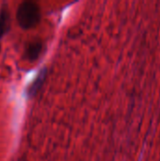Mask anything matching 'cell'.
<instances>
[{"instance_id": "cell-1", "label": "cell", "mask_w": 160, "mask_h": 161, "mask_svg": "<svg viewBox=\"0 0 160 161\" xmlns=\"http://www.w3.org/2000/svg\"><path fill=\"white\" fill-rule=\"evenodd\" d=\"M16 18L19 25L24 29L35 26L41 18L39 6L31 1H25L18 7Z\"/></svg>"}, {"instance_id": "cell-2", "label": "cell", "mask_w": 160, "mask_h": 161, "mask_svg": "<svg viewBox=\"0 0 160 161\" xmlns=\"http://www.w3.org/2000/svg\"><path fill=\"white\" fill-rule=\"evenodd\" d=\"M10 26L9 11L7 4H3L0 9V39L8 31Z\"/></svg>"}, {"instance_id": "cell-3", "label": "cell", "mask_w": 160, "mask_h": 161, "mask_svg": "<svg viewBox=\"0 0 160 161\" xmlns=\"http://www.w3.org/2000/svg\"><path fill=\"white\" fill-rule=\"evenodd\" d=\"M42 51V43L39 41H34L28 43L26 47V58L29 61H35L40 57Z\"/></svg>"}, {"instance_id": "cell-4", "label": "cell", "mask_w": 160, "mask_h": 161, "mask_svg": "<svg viewBox=\"0 0 160 161\" xmlns=\"http://www.w3.org/2000/svg\"><path fill=\"white\" fill-rule=\"evenodd\" d=\"M44 77H45V70H42L41 72V74L38 75V77L36 78V80L33 82V84L29 87V89H28V94H29V96H33V95L36 94V92L39 91V89L42 85V82H43Z\"/></svg>"}]
</instances>
